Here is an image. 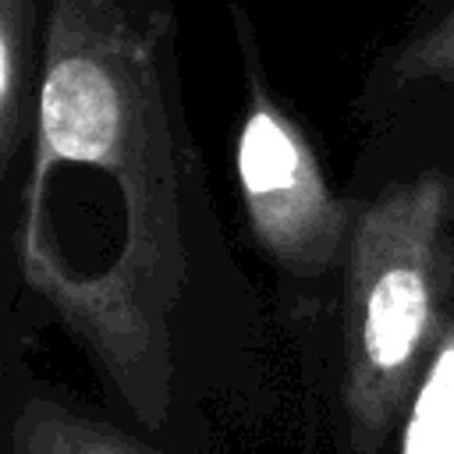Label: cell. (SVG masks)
I'll return each instance as SVG.
<instances>
[{
	"label": "cell",
	"mask_w": 454,
	"mask_h": 454,
	"mask_svg": "<svg viewBox=\"0 0 454 454\" xmlns=\"http://www.w3.org/2000/svg\"><path fill=\"white\" fill-rule=\"evenodd\" d=\"M238 192L259 248L294 277H323L351 238L340 199L291 114L248 71V103L238 128Z\"/></svg>",
	"instance_id": "obj_3"
},
{
	"label": "cell",
	"mask_w": 454,
	"mask_h": 454,
	"mask_svg": "<svg viewBox=\"0 0 454 454\" xmlns=\"http://www.w3.org/2000/svg\"><path fill=\"white\" fill-rule=\"evenodd\" d=\"M35 78V0H0V163L11 167Z\"/></svg>",
	"instance_id": "obj_5"
},
{
	"label": "cell",
	"mask_w": 454,
	"mask_h": 454,
	"mask_svg": "<svg viewBox=\"0 0 454 454\" xmlns=\"http://www.w3.org/2000/svg\"><path fill=\"white\" fill-rule=\"evenodd\" d=\"M11 454H160L135 436L85 419L57 401L32 397L11 426Z\"/></svg>",
	"instance_id": "obj_4"
},
{
	"label": "cell",
	"mask_w": 454,
	"mask_h": 454,
	"mask_svg": "<svg viewBox=\"0 0 454 454\" xmlns=\"http://www.w3.org/2000/svg\"><path fill=\"white\" fill-rule=\"evenodd\" d=\"M454 287V188L440 174L383 188L351 223L344 266V408L376 450L447 326Z\"/></svg>",
	"instance_id": "obj_2"
},
{
	"label": "cell",
	"mask_w": 454,
	"mask_h": 454,
	"mask_svg": "<svg viewBox=\"0 0 454 454\" xmlns=\"http://www.w3.org/2000/svg\"><path fill=\"white\" fill-rule=\"evenodd\" d=\"M99 170L124 209V252L96 362L128 408L160 426L170 312L184 284L177 149L156 35L124 0H53L35 96L32 174Z\"/></svg>",
	"instance_id": "obj_1"
},
{
	"label": "cell",
	"mask_w": 454,
	"mask_h": 454,
	"mask_svg": "<svg viewBox=\"0 0 454 454\" xmlns=\"http://www.w3.org/2000/svg\"><path fill=\"white\" fill-rule=\"evenodd\" d=\"M394 82H454V4L394 57Z\"/></svg>",
	"instance_id": "obj_7"
},
{
	"label": "cell",
	"mask_w": 454,
	"mask_h": 454,
	"mask_svg": "<svg viewBox=\"0 0 454 454\" xmlns=\"http://www.w3.org/2000/svg\"><path fill=\"white\" fill-rule=\"evenodd\" d=\"M401 454H454V316L404 408Z\"/></svg>",
	"instance_id": "obj_6"
}]
</instances>
